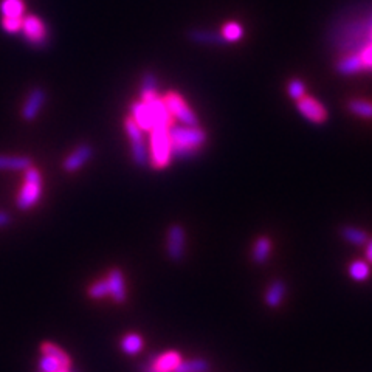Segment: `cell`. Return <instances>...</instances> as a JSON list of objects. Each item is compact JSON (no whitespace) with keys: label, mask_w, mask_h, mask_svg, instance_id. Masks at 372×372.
Wrapping results in <instances>:
<instances>
[{"label":"cell","mask_w":372,"mask_h":372,"mask_svg":"<svg viewBox=\"0 0 372 372\" xmlns=\"http://www.w3.org/2000/svg\"><path fill=\"white\" fill-rule=\"evenodd\" d=\"M333 45L343 54H358L372 39L371 17H351L337 25Z\"/></svg>","instance_id":"1"},{"label":"cell","mask_w":372,"mask_h":372,"mask_svg":"<svg viewBox=\"0 0 372 372\" xmlns=\"http://www.w3.org/2000/svg\"><path fill=\"white\" fill-rule=\"evenodd\" d=\"M169 141L172 158L189 160L202 151L207 143V132L200 126L172 123L169 127Z\"/></svg>","instance_id":"2"},{"label":"cell","mask_w":372,"mask_h":372,"mask_svg":"<svg viewBox=\"0 0 372 372\" xmlns=\"http://www.w3.org/2000/svg\"><path fill=\"white\" fill-rule=\"evenodd\" d=\"M149 154H151V166L154 169H165L171 163L169 127L154 126L149 130Z\"/></svg>","instance_id":"3"},{"label":"cell","mask_w":372,"mask_h":372,"mask_svg":"<svg viewBox=\"0 0 372 372\" xmlns=\"http://www.w3.org/2000/svg\"><path fill=\"white\" fill-rule=\"evenodd\" d=\"M124 130L129 136L130 154H132L135 166L146 169V167L151 166V154H149V146L145 140V132L130 115L124 120Z\"/></svg>","instance_id":"4"},{"label":"cell","mask_w":372,"mask_h":372,"mask_svg":"<svg viewBox=\"0 0 372 372\" xmlns=\"http://www.w3.org/2000/svg\"><path fill=\"white\" fill-rule=\"evenodd\" d=\"M25 182L21 192L16 198V207L19 211H28L39 202L42 194V176L41 171L34 166L25 169Z\"/></svg>","instance_id":"5"},{"label":"cell","mask_w":372,"mask_h":372,"mask_svg":"<svg viewBox=\"0 0 372 372\" xmlns=\"http://www.w3.org/2000/svg\"><path fill=\"white\" fill-rule=\"evenodd\" d=\"M21 33L28 45L34 50H47L50 47V31L39 16L25 14Z\"/></svg>","instance_id":"6"},{"label":"cell","mask_w":372,"mask_h":372,"mask_svg":"<svg viewBox=\"0 0 372 372\" xmlns=\"http://www.w3.org/2000/svg\"><path fill=\"white\" fill-rule=\"evenodd\" d=\"M163 101L166 104L167 110H169L174 121H178L180 124H186V126H198V116L194 114V110L189 107L186 99L180 95L178 92H167L163 96Z\"/></svg>","instance_id":"7"},{"label":"cell","mask_w":372,"mask_h":372,"mask_svg":"<svg viewBox=\"0 0 372 372\" xmlns=\"http://www.w3.org/2000/svg\"><path fill=\"white\" fill-rule=\"evenodd\" d=\"M45 101H47L45 89L41 85L33 87V89L28 92L27 99H25V103L22 105V110H21L22 120L27 123H33L36 118L39 116Z\"/></svg>","instance_id":"8"},{"label":"cell","mask_w":372,"mask_h":372,"mask_svg":"<svg viewBox=\"0 0 372 372\" xmlns=\"http://www.w3.org/2000/svg\"><path fill=\"white\" fill-rule=\"evenodd\" d=\"M167 238H166V251L167 256L174 262H178L185 256V247H186V233L185 228L180 223H172L167 228Z\"/></svg>","instance_id":"9"},{"label":"cell","mask_w":372,"mask_h":372,"mask_svg":"<svg viewBox=\"0 0 372 372\" xmlns=\"http://www.w3.org/2000/svg\"><path fill=\"white\" fill-rule=\"evenodd\" d=\"M296 107L300 110V114L313 124H322L327 120V110L318 99L313 96L304 95L301 99L296 101Z\"/></svg>","instance_id":"10"},{"label":"cell","mask_w":372,"mask_h":372,"mask_svg":"<svg viewBox=\"0 0 372 372\" xmlns=\"http://www.w3.org/2000/svg\"><path fill=\"white\" fill-rule=\"evenodd\" d=\"M93 157V146L90 143H81L76 147L73 149V152H70L65 157V160L62 161V169L67 174H73L79 171L87 161H90Z\"/></svg>","instance_id":"11"},{"label":"cell","mask_w":372,"mask_h":372,"mask_svg":"<svg viewBox=\"0 0 372 372\" xmlns=\"http://www.w3.org/2000/svg\"><path fill=\"white\" fill-rule=\"evenodd\" d=\"M182 363V355L176 351H166L152 360L146 372H176Z\"/></svg>","instance_id":"12"},{"label":"cell","mask_w":372,"mask_h":372,"mask_svg":"<svg viewBox=\"0 0 372 372\" xmlns=\"http://www.w3.org/2000/svg\"><path fill=\"white\" fill-rule=\"evenodd\" d=\"M146 105H147L149 112H151L154 126L171 127V124L174 123V118L171 116L169 110H167V107H166V104L163 101V96L158 95L157 98H154L152 101H149Z\"/></svg>","instance_id":"13"},{"label":"cell","mask_w":372,"mask_h":372,"mask_svg":"<svg viewBox=\"0 0 372 372\" xmlns=\"http://www.w3.org/2000/svg\"><path fill=\"white\" fill-rule=\"evenodd\" d=\"M105 281L109 285V295L114 298L115 302L126 301V284H124V276L120 269H112Z\"/></svg>","instance_id":"14"},{"label":"cell","mask_w":372,"mask_h":372,"mask_svg":"<svg viewBox=\"0 0 372 372\" xmlns=\"http://www.w3.org/2000/svg\"><path fill=\"white\" fill-rule=\"evenodd\" d=\"M129 110H130V116H132L135 123L143 129V132L149 134V130H151L154 126V121H152L151 112H149L147 105L138 99V101L130 103Z\"/></svg>","instance_id":"15"},{"label":"cell","mask_w":372,"mask_h":372,"mask_svg":"<svg viewBox=\"0 0 372 372\" xmlns=\"http://www.w3.org/2000/svg\"><path fill=\"white\" fill-rule=\"evenodd\" d=\"M158 96V78L154 72H145L140 83V101L147 104Z\"/></svg>","instance_id":"16"},{"label":"cell","mask_w":372,"mask_h":372,"mask_svg":"<svg viewBox=\"0 0 372 372\" xmlns=\"http://www.w3.org/2000/svg\"><path fill=\"white\" fill-rule=\"evenodd\" d=\"M33 166L28 155H5L0 154V171H25Z\"/></svg>","instance_id":"17"},{"label":"cell","mask_w":372,"mask_h":372,"mask_svg":"<svg viewBox=\"0 0 372 372\" xmlns=\"http://www.w3.org/2000/svg\"><path fill=\"white\" fill-rule=\"evenodd\" d=\"M287 293V285L282 281H273L265 291V304L271 309H276L282 304L284 296Z\"/></svg>","instance_id":"18"},{"label":"cell","mask_w":372,"mask_h":372,"mask_svg":"<svg viewBox=\"0 0 372 372\" xmlns=\"http://www.w3.org/2000/svg\"><path fill=\"white\" fill-rule=\"evenodd\" d=\"M337 72L340 74H355L363 70L362 59H360L358 54H343L337 62Z\"/></svg>","instance_id":"19"},{"label":"cell","mask_w":372,"mask_h":372,"mask_svg":"<svg viewBox=\"0 0 372 372\" xmlns=\"http://www.w3.org/2000/svg\"><path fill=\"white\" fill-rule=\"evenodd\" d=\"M25 10H27V6H25L23 0H2V2H0V12H2V17L23 19Z\"/></svg>","instance_id":"20"},{"label":"cell","mask_w":372,"mask_h":372,"mask_svg":"<svg viewBox=\"0 0 372 372\" xmlns=\"http://www.w3.org/2000/svg\"><path fill=\"white\" fill-rule=\"evenodd\" d=\"M41 352L43 353V355H52L56 360H59L64 368H67V369L72 368L70 357H68V353L64 349H62V347H59L58 344L50 343V341H45V343L41 344Z\"/></svg>","instance_id":"21"},{"label":"cell","mask_w":372,"mask_h":372,"mask_svg":"<svg viewBox=\"0 0 372 372\" xmlns=\"http://www.w3.org/2000/svg\"><path fill=\"white\" fill-rule=\"evenodd\" d=\"M186 37L196 43H214V45L216 43H227L223 41L222 34L211 33V31L207 30H189L188 33H186Z\"/></svg>","instance_id":"22"},{"label":"cell","mask_w":372,"mask_h":372,"mask_svg":"<svg viewBox=\"0 0 372 372\" xmlns=\"http://www.w3.org/2000/svg\"><path fill=\"white\" fill-rule=\"evenodd\" d=\"M271 253V240L265 236H260V238L254 242L253 247V260L256 264H264L267 259H269Z\"/></svg>","instance_id":"23"},{"label":"cell","mask_w":372,"mask_h":372,"mask_svg":"<svg viewBox=\"0 0 372 372\" xmlns=\"http://www.w3.org/2000/svg\"><path fill=\"white\" fill-rule=\"evenodd\" d=\"M121 349L127 355H135V353L141 352L143 349V338L140 333H127L126 337L121 340Z\"/></svg>","instance_id":"24"},{"label":"cell","mask_w":372,"mask_h":372,"mask_svg":"<svg viewBox=\"0 0 372 372\" xmlns=\"http://www.w3.org/2000/svg\"><path fill=\"white\" fill-rule=\"evenodd\" d=\"M347 109L351 114L366 118V120H372V103L366 101V99H351L347 103Z\"/></svg>","instance_id":"25"},{"label":"cell","mask_w":372,"mask_h":372,"mask_svg":"<svg viewBox=\"0 0 372 372\" xmlns=\"http://www.w3.org/2000/svg\"><path fill=\"white\" fill-rule=\"evenodd\" d=\"M209 363L205 358H191L182 360L176 372H208Z\"/></svg>","instance_id":"26"},{"label":"cell","mask_w":372,"mask_h":372,"mask_svg":"<svg viewBox=\"0 0 372 372\" xmlns=\"http://www.w3.org/2000/svg\"><path fill=\"white\" fill-rule=\"evenodd\" d=\"M341 236H343L344 240L351 242L352 245H364L369 239V236L366 234L363 229L353 227H344L341 229Z\"/></svg>","instance_id":"27"},{"label":"cell","mask_w":372,"mask_h":372,"mask_svg":"<svg viewBox=\"0 0 372 372\" xmlns=\"http://www.w3.org/2000/svg\"><path fill=\"white\" fill-rule=\"evenodd\" d=\"M220 34L225 42H236L242 39V36H244V28H242L240 23L238 22H228L223 25Z\"/></svg>","instance_id":"28"},{"label":"cell","mask_w":372,"mask_h":372,"mask_svg":"<svg viewBox=\"0 0 372 372\" xmlns=\"http://www.w3.org/2000/svg\"><path fill=\"white\" fill-rule=\"evenodd\" d=\"M369 264L364 262V260H353V262L349 265V275L352 279L355 281H366L369 278Z\"/></svg>","instance_id":"29"},{"label":"cell","mask_w":372,"mask_h":372,"mask_svg":"<svg viewBox=\"0 0 372 372\" xmlns=\"http://www.w3.org/2000/svg\"><path fill=\"white\" fill-rule=\"evenodd\" d=\"M62 368H64V366H62V363L59 362V360H56L52 355H43V353H42V358L39 362V369L42 372H56V371H59Z\"/></svg>","instance_id":"30"},{"label":"cell","mask_w":372,"mask_h":372,"mask_svg":"<svg viewBox=\"0 0 372 372\" xmlns=\"http://www.w3.org/2000/svg\"><path fill=\"white\" fill-rule=\"evenodd\" d=\"M89 295L90 298H93V300H101V298L104 296H109V285H107V281H98L95 284L90 285L89 289Z\"/></svg>","instance_id":"31"},{"label":"cell","mask_w":372,"mask_h":372,"mask_svg":"<svg viewBox=\"0 0 372 372\" xmlns=\"http://www.w3.org/2000/svg\"><path fill=\"white\" fill-rule=\"evenodd\" d=\"M22 21L23 19L2 17V28L10 34H19L22 31Z\"/></svg>","instance_id":"32"},{"label":"cell","mask_w":372,"mask_h":372,"mask_svg":"<svg viewBox=\"0 0 372 372\" xmlns=\"http://www.w3.org/2000/svg\"><path fill=\"white\" fill-rule=\"evenodd\" d=\"M289 95L298 101V99H301L304 96V93H306V85H304L302 81L300 79H293L289 83Z\"/></svg>","instance_id":"33"},{"label":"cell","mask_w":372,"mask_h":372,"mask_svg":"<svg viewBox=\"0 0 372 372\" xmlns=\"http://www.w3.org/2000/svg\"><path fill=\"white\" fill-rule=\"evenodd\" d=\"M360 59H362L363 70L364 72H372V39L366 43V47L358 53Z\"/></svg>","instance_id":"34"},{"label":"cell","mask_w":372,"mask_h":372,"mask_svg":"<svg viewBox=\"0 0 372 372\" xmlns=\"http://www.w3.org/2000/svg\"><path fill=\"white\" fill-rule=\"evenodd\" d=\"M12 220V217L10 213H6V211L0 209V228L2 227H8Z\"/></svg>","instance_id":"35"},{"label":"cell","mask_w":372,"mask_h":372,"mask_svg":"<svg viewBox=\"0 0 372 372\" xmlns=\"http://www.w3.org/2000/svg\"><path fill=\"white\" fill-rule=\"evenodd\" d=\"M366 260L372 264V239H368V242H366Z\"/></svg>","instance_id":"36"},{"label":"cell","mask_w":372,"mask_h":372,"mask_svg":"<svg viewBox=\"0 0 372 372\" xmlns=\"http://www.w3.org/2000/svg\"><path fill=\"white\" fill-rule=\"evenodd\" d=\"M56 372H70V369H65V368H62L59 371H56Z\"/></svg>","instance_id":"37"},{"label":"cell","mask_w":372,"mask_h":372,"mask_svg":"<svg viewBox=\"0 0 372 372\" xmlns=\"http://www.w3.org/2000/svg\"><path fill=\"white\" fill-rule=\"evenodd\" d=\"M371 34H372V16H371Z\"/></svg>","instance_id":"38"}]
</instances>
